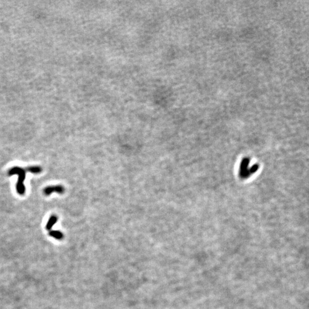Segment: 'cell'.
I'll use <instances>...</instances> for the list:
<instances>
[{
	"mask_svg": "<svg viewBox=\"0 0 309 309\" xmlns=\"http://www.w3.org/2000/svg\"><path fill=\"white\" fill-rule=\"evenodd\" d=\"M27 170L33 173L37 174V173H41L43 170H42V168L40 166H32V167H28L27 168Z\"/></svg>",
	"mask_w": 309,
	"mask_h": 309,
	"instance_id": "5",
	"label": "cell"
},
{
	"mask_svg": "<svg viewBox=\"0 0 309 309\" xmlns=\"http://www.w3.org/2000/svg\"><path fill=\"white\" fill-rule=\"evenodd\" d=\"M57 217L56 216V215H52L51 216V218H49L46 226V228L47 230H50L52 227L54 226V224H55L57 221Z\"/></svg>",
	"mask_w": 309,
	"mask_h": 309,
	"instance_id": "3",
	"label": "cell"
},
{
	"mask_svg": "<svg viewBox=\"0 0 309 309\" xmlns=\"http://www.w3.org/2000/svg\"><path fill=\"white\" fill-rule=\"evenodd\" d=\"M16 174L19 176V179L16 185V190L19 194L23 195L25 194L26 191V188L24 184V181H25L26 177L25 170L20 167H15L11 168L8 171V175L9 176Z\"/></svg>",
	"mask_w": 309,
	"mask_h": 309,
	"instance_id": "1",
	"label": "cell"
},
{
	"mask_svg": "<svg viewBox=\"0 0 309 309\" xmlns=\"http://www.w3.org/2000/svg\"><path fill=\"white\" fill-rule=\"evenodd\" d=\"M49 235L51 236L52 237H54L55 239H57L59 240L62 239L64 236L63 233L59 231H51L49 233Z\"/></svg>",
	"mask_w": 309,
	"mask_h": 309,
	"instance_id": "4",
	"label": "cell"
},
{
	"mask_svg": "<svg viewBox=\"0 0 309 309\" xmlns=\"http://www.w3.org/2000/svg\"><path fill=\"white\" fill-rule=\"evenodd\" d=\"M64 191H65V188L64 187L62 186H60V185L46 187L43 191L44 193L46 196H49L54 192H56L59 194H62L64 193Z\"/></svg>",
	"mask_w": 309,
	"mask_h": 309,
	"instance_id": "2",
	"label": "cell"
}]
</instances>
